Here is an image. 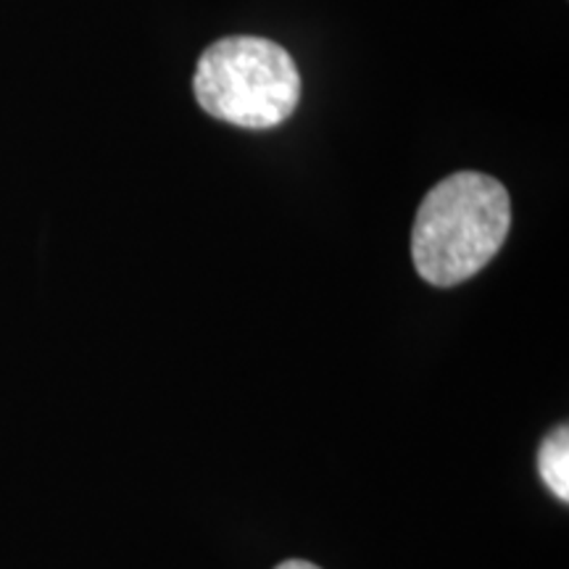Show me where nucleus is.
Masks as SVG:
<instances>
[{"mask_svg":"<svg viewBox=\"0 0 569 569\" xmlns=\"http://www.w3.org/2000/svg\"><path fill=\"white\" fill-rule=\"evenodd\" d=\"M511 227V201L496 177L457 172L438 182L419 206L411 259L422 280L453 288L490 264Z\"/></svg>","mask_w":569,"mask_h":569,"instance_id":"f257e3e1","label":"nucleus"},{"mask_svg":"<svg viewBox=\"0 0 569 569\" xmlns=\"http://www.w3.org/2000/svg\"><path fill=\"white\" fill-rule=\"evenodd\" d=\"M193 90L219 122L269 130L282 124L301 101V74L282 46L264 38H224L198 61Z\"/></svg>","mask_w":569,"mask_h":569,"instance_id":"f03ea898","label":"nucleus"},{"mask_svg":"<svg viewBox=\"0 0 569 569\" xmlns=\"http://www.w3.org/2000/svg\"><path fill=\"white\" fill-rule=\"evenodd\" d=\"M538 472L559 501H569V430L557 427L538 451Z\"/></svg>","mask_w":569,"mask_h":569,"instance_id":"7ed1b4c3","label":"nucleus"},{"mask_svg":"<svg viewBox=\"0 0 569 569\" xmlns=\"http://www.w3.org/2000/svg\"><path fill=\"white\" fill-rule=\"evenodd\" d=\"M277 569H319V567L309 565V561H301V559H290V561H282Z\"/></svg>","mask_w":569,"mask_h":569,"instance_id":"20e7f679","label":"nucleus"}]
</instances>
